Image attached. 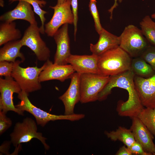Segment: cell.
<instances>
[{
	"instance_id": "cell-31",
	"label": "cell",
	"mask_w": 155,
	"mask_h": 155,
	"mask_svg": "<svg viewBox=\"0 0 155 155\" xmlns=\"http://www.w3.org/2000/svg\"><path fill=\"white\" fill-rule=\"evenodd\" d=\"M11 143L10 141H5L3 142L0 147L1 154L6 155L9 154V150L10 147Z\"/></svg>"
},
{
	"instance_id": "cell-21",
	"label": "cell",
	"mask_w": 155,
	"mask_h": 155,
	"mask_svg": "<svg viewBox=\"0 0 155 155\" xmlns=\"http://www.w3.org/2000/svg\"><path fill=\"white\" fill-rule=\"evenodd\" d=\"M104 133L111 140L120 141L129 148L135 141L130 129L124 127H119L115 130L110 132L105 131Z\"/></svg>"
},
{
	"instance_id": "cell-25",
	"label": "cell",
	"mask_w": 155,
	"mask_h": 155,
	"mask_svg": "<svg viewBox=\"0 0 155 155\" xmlns=\"http://www.w3.org/2000/svg\"><path fill=\"white\" fill-rule=\"evenodd\" d=\"M20 1H26L32 5L33 8V11L39 16L41 22V25L39 27L40 33L41 34H44V23L46 20L45 15L47 13V12L42 9L41 8L45 5L46 3V1L44 0H9V1L10 3H12Z\"/></svg>"
},
{
	"instance_id": "cell-8",
	"label": "cell",
	"mask_w": 155,
	"mask_h": 155,
	"mask_svg": "<svg viewBox=\"0 0 155 155\" xmlns=\"http://www.w3.org/2000/svg\"><path fill=\"white\" fill-rule=\"evenodd\" d=\"M40 33L37 24H30L20 40L22 46H26L30 48L38 60L46 61L49 59L51 51L41 38Z\"/></svg>"
},
{
	"instance_id": "cell-32",
	"label": "cell",
	"mask_w": 155,
	"mask_h": 155,
	"mask_svg": "<svg viewBox=\"0 0 155 155\" xmlns=\"http://www.w3.org/2000/svg\"><path fill=\"white\" fill-rule=\"evenodd\" d=\"M132 154L129 148L123 146L120 147L117 152L116 155H131Z\"/></svg>"
},
{
	"instance_id": "cell-30",
	"label": "cell",
	"mask_w": 155,
	"mask_h": 155,
	"mask_svg": "<svg viewBox=\"0 0 155 155\" xmlns=\"http://www.w3.org/2000/svg\"><path fill=\"white\" fill-rule=\"evenodd\" d=\"M132 154L140 155H151L146 152L141 145L136 141L129 148Z\"/></svg>"
},
{
	"instance_id": "cell-27",
	"label": "cell",
	"mask_w": 155,
	"mask_h": 155,
	"mask_svg": "<svg viewBox=\"0 0 155 155\" xmlns=\"http://www.w3.org/2000/svg\"><path fill=\"white\" fill-rule=\"evenodd\" d=\"M140 57L149 64L155 71V47L150 45Z\"/></svg>"
},
{
	"instance_id": "cell-23",
	"label": "cell",
	"mask_w": 155,
	"mask_h": 155,
	"mask_svg": "<svg viewBox=\"0 0 155 155\" xmlns=\"http://www.w3.org/2000/svg\"><path fill=\"white\" fill-rule=\"evenodd\" d=\"M141 30L149 44L155 47V22L150 17L145 16L140 22Z\"/></svg>"
},
{
	"instance_id": "cell-18",
	"label": "cell",
	"mask_w": 155,
	"mask_h": 155,
	"mask_svg": "<svg viewBox=\"0 0 155 155\" xmlns=\"http://www.w3.org/2000/svg\"><path fill=\"white\" fill-rule=\"evenodd\" d=\"M99 37L95 44H90L92 54L98 56L106 51L119 46V37L109 32L103 28L99 34Z\"/></svg>"
},
{
	"instance_id": "cell-7",
	"label": "cell",
	"mask_w": 155,
	"mask_h": 155,
	"mask_svg": "<svg viewBox=\"0 0 155 155\" xmlns=\"http://www.w3.org/2000/svg\"><path fill=\"white\" fill-rule=\"evenodd\" d=\"M109 77L93 73L80 74V102L86 103L98 100L99 93L108 82Z\"/></svg>"
},
{
	"instance_id": "cell-26",
	"label": "cell",
	"mask_w": 155,
	"mask_h": 155,
	"mask_svg": "<svg viewBox=\"0 0 155 155\" xmlns=\"http://www.w3.org/2000/svg\"><path fill=\"white\" fill-rule=\"evenodd\" d=\"M97 1L96 0H90L89 7L91 14L93 18L95 30L99 34L103 28L100 23L98 12L96 5Z\"/></svg>"
},
{
	"instance_id": "cell-29",
	"label": "cell",
	"mask_w": 155,
	"mask_h": 155,
	"mask_svg": "<svg viewBox=\"0 0 155 155\" xmlns=\"http://www.w3.org/2000/svg\"><path fill=\"white\" fill-rule=\"evenodd\" d=\"M13 63L3 61H0V76L11 77Z\"/></svg>"
},
{
	"instance_id": "cell-16",
	"label": "cell",
	"mask_w": 155,
	"mask_h": 155,
	"mask_svg": "<svg viewBox=\"0 0 155 155\" xmlns=\"http://www.w3.org/2000/svg\"><path fill=\"white\" fill-rule=\"evenodd\" d=\"M98 56L94 55H72L67 60L75 72L80 74L93 73L100 74L98 67Z\"/></svg>"
},
{
	"instance_id": "cell-28",
	"label": "cell",
	"mask_w": 155,
	"mask_h": 155,
	"mask_svg": "<svg viewBox=\"0 0 155 155\" xmlns=\"http://www.w3.org/2000/svg\"><path fill=\"white\" fill-rule=\"evenodd\" d=\"M7 113L0 111V135H2L12 125V122L10 118L8 117Z\"/></svg>"
},
{
	"instance_id": "cell-11",
	"label": "cell",
	"mask_w": 155,
	"mask_h": 155,
	"mask_svg": "<svg viewBox=\"0 0 155 155\" xmlns=\"http://www.w3.org/2000/svg\"><path fill=\"white\" fill-rule=\"evenodd\" d=\"M134 84L141 103L145 108H155V74L145 78L135 75Z\"/></svg>"
},
{
	"instance_id": "cell-17",
	"label": "cell",
	"mask_w": 155,
	"mask_h": 155,
	"mask_svg": "<svg viewBox=\"0 0 155 155\" xmlns=\"http://www.w3.org/2000/svg\"><path fill=\"white\" fill-rule=\"evenodd\" d=\"M32 6L29 3L24 1H19L16 7L0 16L2 22H11L17 20H25L30 24H37Z\"/></svg>"
},
{
	"instance_id": "cell-14",
	"label": "cell",
	"mask_w": 155,
	"mask_h": 155,
	"mask_svg": "<svg viewBox=\"0 0 155 155\" xmlns=\"http://www.w3.org/2000/svg\"><path fill=\"white\" fill-rule=\"evenodd\" d=\"M45 62L46 66L39 77V80L40 82L51 80H57L63 82L70 78L75 72L70 64L59 65L53 63L49 59Z\"/></svg>"
},
{
	"instance_id": "cell-19",
	"label": "cell",
	"mask_w": 155,
	"mask_h": 155,
	"mask_svg": "<svg viewBox=\"0 0 155 155\" xmlns=\"http://www.w3.org/2000/svg\"><path fill=\"white\" fill-rule=\"evenodd\" d=\"M22 46L20 39L5 43L0 49V61H5L14 63L16 59L19 57L23 62L25 57L20 51Z\"/></svg>"
},
{
	"instance_id": "cell-13",
	"label": "cell",
	"mask_w": 155,
	"mask_h": 155,
	"mask_svg": "<svg viewBox=\"0 0 155 155\" xmlns=\"http://www.w3.org/2000/svg\"><path fill=\"white\" fill-rule=\"evenodd\" d=\"M80 74L75 72L71 76L69 86L65 92L59 98L63 102L65 108L64 114L69 115L74 113L76 104L80 101Z\"/></svg>"
},
{
	"instance_id": "cell-6",
	"label": "cell",
	"mask_w": 155,
	"mask_h": 155,
	"mask_svg": "<svg viewBox=\"0 0 155 155\" xmlns=\"http://www.w3.org/2000/svg\"><path fill=\"white\" fill-rule=\"evenodd\" d=\"M37 123L32 119L27 117L22 122H17L13 130L10 135L11 143L15 147H18L22 143L30 142L33 138L40 141L45 150L49 149L50 147L46 142L47 139L41 133L37 132Z\"/></svg>"
},
{
	"instance_id": "cell-9",
	"label": "cell",
	"mask_w": 155,
	"mask_h": 155,
	"mask_svg": "<svg viewBox=\"0 0 155 155\" xmlns=\"http://www.w3.org/2000/svg\"><path fill=\"white\" fill-rule=\"evenodd\" d=\"M71 0H65L62 4L49 7L54 10L51 20L44 24V32L47 36L53 37L55 33L63 25L73 24L74 18L71 9Z\"/></svg>"
},
{
	"instance_id": "cell-15",
	"label": "cell",
	"mask_w": 155,
	"mask_h": 155,
	"mask_svg": "<svg viewBox=\"0 0 155 155\" xmlns=\"http://www.w3.org/2000/svg\"><path fill=\"white\" fill-rule=\"evenodd\" d=\"M131 119L132 122L130 129L135 141L141 145L146 152L153 155L155 150L154 135L137 117Z\"/></svg>"
},
{
	"instance_id": "cell-4",
	"label": "cell",
	"mask_w": 155,
	"mask_h": 155,
	"mask_svg": "<svg viewBox=\"0 0 155 155\" xmlns=\"http://www.w3.org/2000/svg\"><path fill=\"white\" fill-rule=\"evenodd\" d=\"M22 62L21 60H17L13 63L11 76L19 85L22 90L28 94L40 90L42 86L39 77L46 66V62L40 68L37 66L22 67L20 66Z\"/></svg>"
},
{
	"instance_id": "cell-20",
	"label": "cell",
	"mask_w": 155,
	"mask_h": 155,
	"mask_svg": "<svg viewBox=\"0 0 155 155\" xmlns=\"http://www.w3.org/2000/svg\"><path fill=\"white\" fill-rule=\"evenodd\" d=\"M22 36L20 31L16 28L15 22H5L0 23V46L9 42L19 40Z\"/></svg>"
},
{
	"instance_id": "cell-33",
	"label": "cell",
	"mask_w": 155,
	"mask_h": 155,
	"mask_svg": "<svg viewBox=\"0 0 155 155\" xmlns=\"http://www.w3.org/2000/svg\"><path fill=\"white\" fill-rule=\"evenodd\" d=\"M118 1L119 3H121L122 2V0H115V2L113 5L108 10V12L111 13V16L110 17L111 20H112L113 18V13L114 9L118 5L117 3Z\"/></svg>"
},
{
	"instance_id": "cell-34",
	"label": "cell",
	"mask_w": 155,
	"mask_h": 155,
	"mask_svg": "<svg viewBox=\"0 0 155 155\" xmlns=\"http://www.w3.org/2000/svg\"><path fill=\"white\" fill-rule=\"evenodd\" d=\"M65 0H57V5H59L63 3Z\"/></svg>"
},
{
	"instance_id": "cell-2",
	"label": "cell",
	"mask_w": 155,
	"mask_h": 155,
	"mask_svg": "<svg viewBox=\"0 0 155 155\" xmlns=\"http://www.w3.org/2000/svg\"><path fill=\"white\" fill-rule=\"evenodd\" d=\"M131 57L119 46L98 56V67L100 75L110 76L131 69Z\"/></svg>"
},
{
	"instance_id": "cell-10",
	"label": "cell",
	"mask_w": 155,
	"mask_h": 155,
	"mask_svg": "<svg viewBox=\"0 0 155 155\" xmlns=\"http://www.w3.org/2000/svg\"><path fill=\"white\" fill-rule=\"evenodd\" d=\"M22 90L12 77L0 78V111L7 113L9 111L14 112L19 115H24V111L15 106L13 102V94H19Z\"/></svg>"
},
{
	"instance_id": "cell-36",
	"label": "cell",
	"mask_w": 155,
	"mask_h": 155,
	"mask_svg": "<svg viewBox=\"0 0 155 155\" xmlns=\"http://www.w3.org/2000/svg\"><path fill=\"white\" fill-rule=\"evenodd\" d=\"M151 18L155 20V13L152 14L151 16Z\"/></svg>"
},
{
	"instance_id": "cell-12",
	"label": "cell",
	"mask_w": 155,
	"mask_h": 155,
	"mask_svg": "<svg viewBox=\"0 0 155 155\" xmlns=\"http://www.w3.org/2000/svg\"><path fill=\"white\" fill-rule=\"evenodd\" d=\"M68 24L63 25L54 34L53 37L57 45L54 63L59 65L68 64L67 60L71 55Z\"/></svg>"
},
{
	"instance_id": "cell-35",
	"label": "cell",
	"mask_w": 155,
	"mask_h": 155,
	"mask_svg": "<svg viewBox=\"0 0 155 155\" xmlns=\"http://www.w3.org/2000/svg\"><path fill=\"white\" fill-rule=\"evenodd\" d=\"M4 5V3L3 0H0V6L3 7Z\"/></svg>"
},
{
	"instance_id": "cell-5",
	"label": "cell",
	"mask_w": 155,
	"mask_h": 155,
	"mask_svg": "<svg viewBox=\"0 0 155 155\" xmlns=\"http://www.w3.org/2000/svg\"><path fill=\"white\" fill-rule=\"evenodd\" d=\"M119 37V46L133 58L140 57L150 45L141 29L132 24L126 26Z\"/></svg>"
},
{
	"instance_id": "cell-1",
	"label": "cell",
	"mask_w": 155,
	"mask_h": 155,
	"mask_svg": "<svg viewBox=\"0 0 155 155\" xmlns=\"http://www.w3.org/2000/svg\"><path fill=\"white\" fill-rule=\"evenodd\" d=\"M135 74L130 69L120 74L110 76L109 80L99 93L98 100H105L115 87L127 90L128 98L127 101L117 106V111L119 115L131 118L137 117L144 108L136 89L134 81Z\"/></svg>"
},
{
	"instance_id": "cell-3",
	"label": "cell",
	"mask_w": 155,
	"mask_h": 155,
	"mask_svg": "<svg viewBox=\"0 0 155 155\" xmlns=\"http://www.w3.org/2000/svg\"><path fill=\"white\" fill-rule=\"evenodd\" d=\"M29 94L21 91L18 94V98L20 100L15 106L19 109L27 111L33 115L35 119L37 125L42 127L44 126L51 121L58 120H67L75 121L84 118L85 115L83 114H75L69 115H57L50 114L33 104L30 101Z\"/></svg>"
},
{
	"instance_id": "cell-24",
	"label": "cell",
	"mask_w": 155,
	"mask_h": 155,
	"mask_svg": "<svg viewBox=\"0 0 155 155\" xmlns=\"http://www.w3.org/2000/svg\"><path fill=\"white\" fill-rule=\"evenodd\" d=\"M137 117L155 137V108H144Z\"/></svg>"
},
{
	"instance_id": "cell-37",
	"label": "cell",
	"mask_w": 155,
	"mask_h": 155,
	"mask_svg": "<svg viewBox=\"0 0 155 155\" xmlns=\"http://www.w3.org/2000/svg\"><path fill=\"white\" fill-rule=\"evenodd\" d=\"M153 155H155V150L154 152L153 153Z\"/></svg>"
},
{
	"instance_id": "cell-22",
	"label": "cell",
	"mask_w": 155,
	"mask_h": 155,
	"mask_svg": "<svg viewBox=\"0 0 155 155\" xmlns=\"http://www.w3.org/2000/svg\"><path fill=\"white\" fill-rule=\"evenodd\" d=\"M131 69L135 75L143 78H149L155 74L151 66L140 57L132 59Z\"/></svg>"
}]
</instances>
